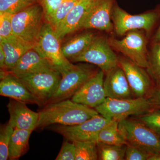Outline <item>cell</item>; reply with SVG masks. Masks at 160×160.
Masks as SVG:
<instances>
[{"label":"cell","mask_w":160,"mask_h":160,"mask_svg":"<svg viewBox=\"0 0 160 160\" xmlns=\"http://www.w3.org/2000/svg\"><path fill=\"white\" fill-rule=\"evenodd\" d=\"M62 75L57 69H52L19 78L35 99L38 106L48 104L59 83Z\"/></svg>","instance_id":"obj_7"},{"label":"cell","mask_w":160,"mask_h":160,"mask_svg":"<svg viewBox=\"0 0 160 160\" xmlns=\"http://www.w3.org/2000/svg\"><path fill=\"white\" fill-rule=\"evenodd\" d=\"M108 40L112 48L119 52L138 66L148 69L149 56L147 42L142 33L134 30L129 32L122 39L111 38Z\"/></svg>","instance_id":"obj_9"},{"label":"cell","mask_w":160,"mask_h":160,"mask_svg":"<svg viewBox=\"0 0 160 160\" xmlns=\"http://www.w3.org/2000/svg\"><path fill=\"white\" fill-rule=\"evenodd\" d=\"M96 66L88 63L74 65L70 70L62 76L57 88L48 104L71 98L99 71Z\"/></svg>","instance_id":"obj_5"},{"label":"cell","mask_w":160,"mask_h":160,"mask_svg":"<svg viewBox=\"0 0 160 160\" xmlns=\"http://www.w3.org/2000/svg\"><path fill=\"white\" fill-rule=\"evenodd\" d=\"M6 58L5 52L2 47L0 46V67H1V69L6 70Z\"/></svg>","instance_id":"obj_36"},{"label":"cell","mask_w":160,"mask_h":160,"mask_svg":"<svg viewBox=\"0 0 160 160\" xmlns=\"http://www.w3.org/2000/svg\"><path fill=\"white\" fill-rule=\"evenodd\" d=\"M119 122L112 121L99 132L97 142L114 145H127V142L119 129Z\"/></svg>","instance_id":"obj_23"},{"label":"cell","mask_w":160,"mask_h":160,"mask_svg":"<svg viewBox=\"0 0 160 160\" xmlns=\"http://www.w3.org/2000/svg\"><path fill=\"white\" fill-rule=\"evenodd\" d=\"M80 0H66L59 6L46 22L54 28L61 22Z\"/></svg>","instance_id":"obj_27"},{"label":"cell","mask_w":160,"mask_h":160,"mask_svg":"<svg viewBox=\"0 0 160 160\" xmlns=\"http://www.w3.org/2000/svg\"><path fill=\"white\" fill-rule=\"evenodd\" d=\"M135 118L160 136V110L152 109Z\"/></svg>","instance_id":"obj_29"},{"label":"cell","mask_w":160,"mask_h":160,"mask_svg":"<svg viewBox=\"0 0 160 160\" xmlns=\"http://www.w3.org/2000/svg\"><path fill=\"white\" fill-rule=\"evenodd\" d=\"M104 71L100 69L72 97L75 102L95 109L106 99L104 87Z\"/></svg>","instance_id":"obj_13"},{"label":"cell","mask_w":160,"mask_h":160,"mask_svg":"<svg viewBox=\"0 0 160 160\" xmlns=\"http://www.w3.org/2000/svg\"><path fill=\"white\" fill-rule=\"evenodd\" d=\"M106 74L104 87L106 98L119 99L135 98L125 72L119 65Z\"/></svg>","instance_id":"obj_18"},{"label":"cell","mask_w":160,"mask_h":160,"mask_svg":"<svg viewBox=\"0 0 160 160\" xmlns=\"http://www.w3.org/2000/svg\"><path fill=\"white\" fill-rule=\"evenodd\" d=\"M156 12H150L143 14L131 15L121 9L115 3L112 9V19L113 21L115 31L119 35L139 29L149 32L157 20Z\"/></svg>","instance_id":"obj_10"},{"label":"cell","mask_w":160,"mask_h":160,"mask_svg":"<svg viewBox=\"0 0 160 160\" xmlns=\"http://www.w3.org/2000/svg\"><path fill=\"white\" fill-rule=\"evenodd\" d=\"M157 12L158 15L159 16L160 18V5L158 7ZM154 39L156 42H160V24L157 31L156 34L155 35Z\"/></svg>","instance_id":"obj_37"},{"label":"cell","mask_w":160,"mask_h":160,"mask_svg":"<svg viewBox=\"0 0 160 160\" xmlns=\"http://www.w3.org/2000/svg\"><path fill=\"white\" fill-rule=\"evenodd\" d=\"M32 131L14 129L9 147V159L17 160L29 149V139Z\"/></svg>","instance_id":"obj_22"},{"label":"cell","mask_w":160,"mask_h":160,"mask_svg":"<svg viewBox=\"0 0 160 160\" xmlns=\"http://www.w3.org/2000/svg\"><path fill=\"white\" fill-rule=\"evenodd\" d=\"M111 121L99 114L77 125H56L53 129L70 142L95 141L97 142L99 132Z\"/></svg>","instance_id":"obj_11"},{"label":"cell","mask_w":160,"mask_h":160,"mask_svg":"<svg viewBox=\"0 0 160 160\" xmlns=\"http://www.w3.org/2000/svg\"><path fill=\"white\" fill-rule=\"evenodd\" d=\"M75 155L76 148L74 142L67 140L63 143L55 160H75Z\"/></svg>","instance_id":"obj_33"},{"label":"cell","mask_w":160,"mask_h":160,"mask_svg":"<svg viewBox=\"0 0 160 160\" xmlns=\"http://www.w3.org/2000/svg\"><path fill=\"white\" fill-rule=\"evenodd\" d=\"M12 15L8 13H0V41L14 35L12 31Z\"/></svg>","instance_id":"obj_31"},{"label":"cell","mask_w":160,"mask_h":160,"mask_svg":"<svg viewBox=\"0 0 160 160\" xmlns=\"http://www.w3.org/2000/svg\"><path fill=\"white\" fill-rule=\"evenodd\" d=\"M38 112L37 129L52 125H77L99 114L95 109L69 99L47 104Z\"/></svg>","instance_id":"obj_1"},{"label":"cell","mask_w":160,"mask_h":160,"mask_svg":"<svg viewBox=\"0 0 160 160\" xmlns=\"http://www.w3.org/2000/svg\"><path fill=\"white\" fill-rule=\"evenodd\" d=\"M112 48L106 38L95 36L85 51L71 62L92 64L100 68L106 74L119 65V58Z\"/></svg>","instance_id":"obj_8"},{"label":"cell","mask_w":160,"mask_h":160,"mask_svg":"<svg viewBox=\"0 0 160 160\" xmlns=\"http://www.w3.org/2000/svg\"><path fill=\"white\" fill-rule=\"evenodd\" d=\"M61 41L54 28L50 23L46 21L33 47L62 76L70 70L74 65L63 54Z\"/></svg>","instance_id":"obj_3"},{"label":"cell","mask_w":160,"mask_h":160,"mask_svg":"<svg viewBox=\"0 0 160 160\" xmlns=\"http://www.w3.org/2000/svg\"><path fill=\"white\" fill-rule=\"evenodd\" d=\"M38 3V0H0V13L13 15Z\"/></svg>","instance_id":"obj_26"},{"label":"cell","mask_w":160,"mask_h":160,"mask_svg":"<svg viewBox=\"0 0 160 160\" xmlns=\"http://www.w3.org/2000/svg\"><path fill=\"white\" fill-rule=\"evenodd\" d=\"M73 142L76 148L75 160L98 159L96 141Z\"/></svg>","instance_id":"obj_25"},{"label":"cell","mask_w":160,"mask_h":160,"mask_svg":"<svg viewBox=\"0 0 160 160\" xmlns=\"http://www.w3.org/2000/svg\"><path fill=\"white\" fill-rule=\"evenodd\" d=\"M14 128L8 122L1 127L0 130V160L9 159V147Z\"/></svg>","instance_id":"obj_28"},{"label":"cell","mask_w":160,"mask_h":160,"mask_svg":"<svg viewBox=\"0 0 160 160\" xmlns=\"http://www.w3.org/2000/svg\"><path fill=\"white\" fill-rule=\"evenodd\" d=\"M152 109L160 110V86L153 88L147 98Z\"/></svg>","instance_id":"obj_35"},{"label":"cell","mask_w":160,"mask_h":160,"mask_svg":"<svg viewBox=\"0 0 160 160\" xmlns=\"http://www.w3.org/2000/svg\"><path fill=\"white\" fill-rule=\"evenodd\" d=\"M148 160H160V153H152Z\"/></svg>","instance_id":"obj_38"},{"label":"cell","mask_w":160,"mask_h":160,"mask_svg":"<svg viewBox=\"0 0 160 160\" xmlns=\"http://www.w3.org/2000/svg\"><path fill=\"white\" fill-rule=\"evenodd\" d=\"M156 80H157L158 84V85H159V86H160V77L158 78H157Z\"/></svg>","instance_id":"obj_39"},{"label":"cell","mask_w":160,"mask_h":160,"mask_svg":"<svg viewBox=\"0 0 160 160\" xmlns=\"http://www.w3.org/2000/svg\"><path fill=\"white\" fill-rule=\"evenodd\" d=\"M152 153L145 149L127 144L125 160H148Z\"/></svg>","instance_id":"obj_32"},{"label":"cell","mask_w":160,"mask_h":160,"mask_svg":"<svg viewBox=\"0 0 160 160\" xmlns=\"http://www.w3.org/2000/svg\"><path fill=\"white\" fill-rule=\"evenodd\" d=\"M65 1L66 0H38V3L42 7L46 21Z\"/></svg>","instance_id":"obj_34"},{"label":"cell","mask_w":160,"mask_h":160,"mask_svg":"<svg viewBox=\"0 0 160 160\" xmlns=\"http://www.w3.org/2000/svg\"><path fill=\"white\" fill-rule=\"evenodd\" d=\"M46 21L42 7L37 3L12 15L13 35L34 46Z\"/></svg>","instance_id":"obj_2"},{"label":"cell","mask_w":160,"mask_h":160,"mask_svg":"<svg viewBox=\"0 0 160 160\" xmlns=\"http://www.w3.org/2000/svg\"><path fill=\"white\" fill-rule=\"evenodd\" d=\"M95 109L107 119L119 122L131 116L135 117L144 114L152 108L146 98L127 99L107 98L102 104Z\"/></svg>","instance_id":"obj_4"},{"label":"cell","mask_w":160,"mask_h":160,"mask_svg":"<svg viewBox=\"0 0 160 160\" xmlns=\"http://www.w3.org/2000/svg\"><path fill=\"white\" fill-rule=\"evenodd\" d=\"M96 0H80L66 18L54 28L61 40L67 35L82 29L87 13Z\"/></svg>","instance_id":"obj_15"},{"label":"cell","mask_w":160,"mask_h":160,"mask_svg":"<svg viewBox=\"0 0 160 160\" xmlns=\"http://www.w3.org/2000/svg\"><path fill=\"white\" fill-rule=\"evenodd\" d=\"M149 73L156 79L160 77V42L153 45L149 56Z\"/></svg>","instance_id":"obj_30"},{"label":"cell","mask_w":160,"mask_h":160,"mask_svg":"<svg viewBox=\"0 0 160 160\" xmlns=\"http://www.w3.org/2000/svg\"><path fill=\"white\" fill-rule=\"evenodd\" d=\"M95 36L91 32H84L76 35L62 44L63 54L71 62L85 51Z\"/></svg>","instance_id":"obj_21"},{"label":"cell","mask_w":160,"mask_h":160,"mask_svg":"<svg viewBox=\"0 0 160 160\" xmlns=\"http://www.w3.org/2000/svg\"><path fill=\"white\" fill-rule=\"evenodd\" d=\"M119 129L127 144L137 146L152 153H160V136L136 118L119 122Z\"/></svg>","instance_id":"obj_6"},{"label":"cell","mask_w":160,"mask_h":160,"mask_svg":"<svg viewBox=\"0 0 160 160\" xmlns=\"http://www.w3.org/2000/svg\"><path fill=\"white\" fill-rule=\"evenodd\" d=\"M52 69L55 68L33 47L23 54L14 67L8 72L17 77L21 78Z\"/></svg>","instance_id":"obj_16"},{"label":"cell","mask_w":160,"mask_h":160,"mask_svg":"<svg viewBox=\"0 0 160 160\" xmlns=\"http://www.w3.org/2000/svg\"><path fill=\"white\" fill-rule=\"evenodd\" d=\"M0 95L26 104L37 105L35 99L23 82L9 72L1 79Z\"/></svg>","instance_id":"obj_19"},{"label":"cell","mask_w":160,"mask_h":160,"mask_svg":"<svg viewBox=\"0 0 160 160\" xmlns=\"http://www.w3.org/2000/svg\"><path fill=\"white\" fill-rule=\"evenodd\" d=\"M6 55V70L9 71L26 52L33 47L19 38L13 35L11 37L0 41Z\"/></svg>","instance_id":"obj_20"},{"label":"cell","mask_w":160,"mask_h":160,"mask_svg":"<svg viewBox=\"0 0 160 160\" xmlns=\"http://www.w3.org/2000/svg\"><path fill=\"white\" fill-rule=\"evenodd\" d=\"M26 104L10 98L7 106L10 116L9 122L14 129L32 132L37 129L39 114L28 108Z\"/></svg>","instance_id":"obj_17"},{"label":"cell","mask_w":160,"mask_h":160,"mask_svg":"<svg viewBox=\"0 0 160 160\" xmlns=\"http://www.w3.org/2000/svg\"><path fill=\"white\" fill-rule=\"evenodd\" d=\"M127 145H114L97 142L98 160H125Z\"/></svg>","instance_id":"obj_24"},{"label":"cell","mask_w":160,"mask_h":160,"mask_svg":"<svg viewBox=\"0 0 160 160\" xmlns=\"http://www.w3.org/2000/svg\"><path fill=\"white\" fill-rule=\"evenodd\" d=\"M119 66L123 69L135 98H147L153 89L149 74L127 58H119Z\"/></svg>","instance_id":"obj_12"},{"label":"cell","mask_w":160,"mask_h":160,"mask_svg":"<svg viewBox=\"0 0 160 160\" xmlns=\"http://www.w3.org/2000/svg\"><path fill=\"white\" fill-rule=\"evenodd\" d=\"M115 0H96L87 13L82 29L109 32L112 29V14Z\"/></svg>","instance_id":"obj_14"}]
</instances>
